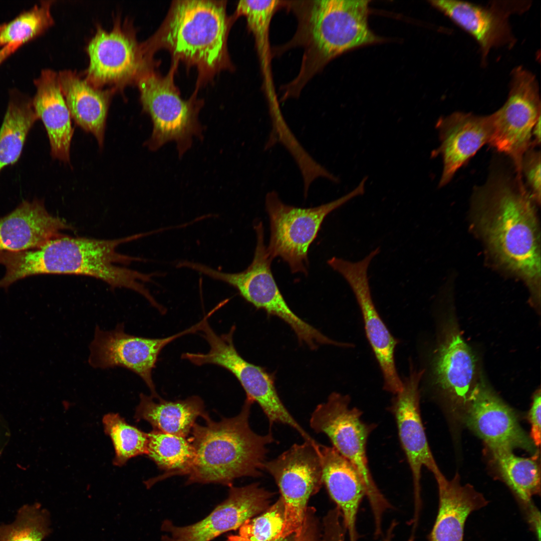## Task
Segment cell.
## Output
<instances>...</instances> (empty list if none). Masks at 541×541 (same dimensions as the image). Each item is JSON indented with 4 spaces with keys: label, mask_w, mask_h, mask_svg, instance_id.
Instances as JSON below:
<instances>
[{
    "label": "cell",
    "mask_w": 541,
    "mask_h": 541,
    "mask_svg": "<svg viewBox=\"0 0 541 541\" xmlns=\"http://www.w3.org/2000/svg\"><path fill=\"white\" fill-rule=\"evenodd\" d=\"M523 180L492 173L474 191V228L493 258L523 281L532 304L540 300V234L535 203Z\"/></svg>",
    "instance_id": "6da1fadb"
},
{
    "label": "cell",
    "mask_w": 541,
    "mask_h": 541,
    "mask_svg": "<svg viewBox=\"0 0 541 541\" xmlns=\"http://www.w3.org/2000/svg\"><path fill=\"white\" fill-rule=\"evenodd\" d=\"M368 1H283V8L296 18V31L285 44L272 49L273 56L303 50L297 76L280 88L281 101L298 98L307 84L333 59L353 49L381 41L370 29Z\"/></svg>",
    "instance_id": "7a4b0ae2"
},
{
    "label": "cell",
    "mask_w": 541,
    "mask_h": 541,
    "mask_svg": "<svg viewBox=\"0 0 541 541\" xmlns=\"http://www.w3.org/2000/svg\"><path fill=\"white\" fill-rule=\"evenodd\" d=\"M150 232L115 239L72 237L63 234L36 249L6 252L0 257L6 268L3 281L8 285L32 276L73 275L100 280L113 288L136 292L153 306L157 301L145 286L152 282L153 274H146L120 266L140 258L117 251L120 244L139 238Z\"/></svg>",
    "instance_id": "3957f363"
},
{
    "label": "cell",
    "mask_w": 541,
    "mask_h": 541,
    "mask_svg": "<svg viewBox=\"0 0 541 541\" xmlns=\"http://www.w3.org/2000/svg\"><path fill=\"white\" fill-rule=\"evenodd\" d=\"M235 19L227 16L225 1H175L160 28L144 43L151 56L163 48L173 62L195 66L203 84L222 70L233 68L227 38Z\"/></svg>",
    "instance_id": "277c9868"
},
{
    "label": "cell",
    "mask_w": 541,
    "mask_h": 541,
    "mask_svg": "<svg viewBox=\"0 0 541 541\" xmlns=\"http://www.w3.org/2000/svg\"><path fill=\"white\" fill-rule=\"evenodd\" d=\"M251 401L245 399L240 413L205 424L195 423L188 439L194 458L184 475L186 484L219 483L231 486L241 477H259L266 461L267 445L275 441L271 429L265 435L254 432L249 423Z\"/></svg>",
    "instance_id": "5b68a950"
},
{
    "label": "cell",
    "mask_w": 541,
    "mask_h": 541,
    "mask_svg": "<svg viewBox=\"0 0 541 541\" xmlns=\"http://www.w3.org/2000/svg\"><path fill=\"white\" fill-rule=\"evenodd\" d=\"M256 243L251 263L242 272L227 273L203 264L187 260L177 262V267H186L213 279L223 282L236 289L240 296L256 308L264 310L287 323L299 341L311 349L320 345H332L333 340L299 318L289 307L276 282L271 270L272 259L264 243L261 221L254 226Z\"/></svg>",
    "instance_id": "8992f818"
},
{
    "label": "cell",
    "mask_w": 541,
    "mask_h": 541,
    "mask_svg": "<svg viewBox=\"0 0 541 541\" xmlns=\"http://www.w3.org/2000/svg\"><path fill=\"white\" fill-rule=\"evenodd\" d=\"M178 63L173 62L165 76L149 70L137 81L143 110L150 117L153 129L145 145L156 151L170 141L176 144L179 157L191 147L193 137L201 139L203 127L198 120L202 103L195 96L183 100L174 83Z\"/></svg>",
    "instance_id": "52a82bcc"
},
{
    "label": "cell",
    "mask_w": 541,
    "mask_h": 541,
    "mask_svg": "<svg viewBox=\"0 0 541 541\" xmlns=\"http://www.w3.org/2000/svg\"><path fill=\"white\" fill-rule=\"evenodd\" d=\"M350 401L347 395L332 393L326 402L314 410L310 424L316 433L326 434L333 447L355 468L363 483L375 526L380 527L383 513L391 506L377 487L369 467L366 446L373 425L363 421L362 412L351 407Z\"/></svg>",
    "instance_id": "ba28073f"
},
{
    "label": "cell",
    "mask_w": 541,
    "mask_h": 541,
    "mask_svg": "<svg viewBox=\"0 0 541 541\" xmlns=\"http://www.w3.org/2000/svg\"><path fill=\"white\" fill-rule=\"evenodd\" d=\"M368 177L349 193L325 204L301 208L284 203L278 193H267L265 206L269 222L270 235L266 247L271 258L281 257L292 273L308 274V252L317 236L323 222L331 212L351 199L363 195Z\"/></svg>",
    "instance_id": "9c48e42d"
},
{
    "label": "cell",
    "mask_w": 541,
    "mask_h": 541,
    "mask_svg": "<svg viewBox=\"0 0 541 541\" xmlns=\"http://www.w3.org/2000/svg\"><path fill=\"white\" fill-rule=\"evenodd\" d=\"M235 330V326H232L228 333L218 335L206 320L199 331L209 345V351L206 353H185L181 358L195 365L213 364L227 370L240 383L246 393V399L256 402L260 407L269 421V429L275 423H282L294 428L304 439L308 438L309 434L282 401L273 375L264 368L246 361L237 351L233 341Z\"/></svg>",
    "instance_id": "30bf717a"
},
{
    "label": "cell",
    "mask_w": 541,
    "mask_h": 541,
    "mask_svg": "<svg viewBox=\"0 0 541 541\" xmlns=\"http://www.w3.org/2000/svg\"><path fill=\"white\" fill-rule=\"evenodd\" d=\"M87 51L89 64L85 79L95 88L108 85L115 92L120 90L153 69L144 43H139L135 33L120 20L109 32L98 26Z\"/></svg>",
    "instance_id": "8fae6325"
},
{
    "label": "cell",
    "mask_w": 541,
    "mask_h": 541,
    "mask_svg": "<svg viewBox=\"0 0 541 541\" xmlns=\"http://www.w3.org/2000/svg\"><path fill=\"white\" fill-rule=\"evenodd\" d=\"M537 81L521 66L511 72L509 91L504 105L490 115L491 135L489 144L512 161L516 175L522 178V159L532 146V131L540 118Z\"/></svg>",
    "instance_id": "7c38bea8"
},
{
    "label": "cell",
    "mask_w": 541,
    "mask_h": 541,
    "mask_svg": "<svg viewBox=\"0 0 541 541\" xmlns=\"http://www.w3.org/2000/svg\"><path fill=\"white\" fill-rule=\"evenodd\" d=\"M318 444L306 441L295 444L264 464L263 469L279 488L284 504V525L280 538L301 532L308 500L323 484Z\"/></svg>",
    "instance_id": "4fadbf2b"
},
{
    "label": "cell",
    "mask_w": 541,
    "mask_h": 541,
    "mask_svg": "<svg viewBox=\"0 0 541 541\" xmlns=\"http://www.w3.org/2000/svg\"><path fill=\"white\" fill-rule=\"evenodd\" d=\"M202 322L182 332L163 338H148L126 333L123 323L118 324L111 331L101 330L96 326L94 337L90 344L89 365L94 368L106 369L121 367L142 378L149 388L154 399L161 397L157 394L152 379L161 350L167 344L183 335L199 331Z\"/></svg>",
    "instance_id": "5bb4252c"
},
{
    "label": "cell",
    "mask_w": 541,
    "mask_h": 541,
    "mask_svg": "<svg viewBox=\"0 0 541 541\" xmlns=\"http://www.w3.org/2000/svg\"><path fill=\"white\" fill-rule=\"evenodd\" d=\"M380 251V247H378L357 262L334 256L327 262L351 287L362 313L367 338L382 373L383 389L394 395L402 387L394 355L399 341L391 334L375 307L367 275L372 259Z\"/></svg>",
    "instance_id": "9a60e30c"
},
{
    "label": "cell",
    "mask_w": 541,
    "mask_h": 541,
    "mask_svg": "<svg viewBox=\"0 0 541 541\" xmlns=\"http://www.w3.org/2000/svg\"><path fill=\"white\" fill-rule=\"evenodd\" d=\"M409 365V374L402 380L401 389L394 395L390 409L412 473L415 512H419L421 506L422 468H427L435 477L442 473L430 450L421 416L420 386L423 370H417L411 361Z\"/></svg>",
    "instance_id": "2e32d148"
},
{
    "label": "cell",
    "mask_w": 541,
    "mask_h": 541,
    "mask_svg": "<svg viewBox=\"0 0 541 541\" xmlns=\"http://www.w3.org/2000/svg\"><path fill=\"white\" fill-rule=\"evenodd\" d=\"M463 413L467 425L491 452L513 451L517 448L532 455L537 452L512 408L484 383L475 384Z\"/></svg>",
    "instance_id": "e0dca14e"
},
{
    "label": "cell",
    "mask_w": 541,
    "mask_h": 541,
    "mask_svg": "<svg viewBox=\"0 0 541 541\" xmlns=\"http://www.w3.org/2000/svg\"><path fill=\"white\" fill-rule=\"evenodd\" d=\"M272 493L257 483L231 487L228 497L203 519L191 525L176 526L170 520L162 524L168 533L161 541H210L227 531L239 528L247 520L265 509Z\"/></svg>",
    "instance_id": "ac0fdd59"
},
{
    "label": "cell",
    "mask_w": 541,
    "mask_h": 541,
    "mask_svg": "<svg viewBox=\"0 0 541 541\" xmlns=\"http://www.w3.org/2000/svg\"><path fill=\"white\" fill-rule=\"evenodd\" d=\"M431 4L469 33L480 46L482 61L494 48L515 41L509 17L528 8L529 1H492L486 6L463 1H432Z\"/></svg>",
    "instance_id": "d6986e66"
},
{
    "label": "cell",
    "mask_w": 541,
    "mask_h": 541,
    "mask_svg": "<svg viewBox=\"0 0 541 541\" xmlns=\"http://www.w3.org/2000/svg\"><path fill=\"white\" fill-rule=\"evenodd\" d=\"M440 333L430 362L431 382L463 411L475 385V357L452 321L444 324Z\"/></svg>",
    "instance_id": "ffe728a7"
},
{
    "label": "cell",
    "mask_w": 541,
    "mask_h": 541,
    "mask_svg": "<svg viewBox=\"0 0 541 541\" xmlns=\"http://www.w3.org/2000/svg\"><path fill=\"white\" fill-rule=\"evenodd\" d=\"M440 142L431 156L440 155L443 170L439 187L446 185L456 171L485 144L491 135L490 116L454 112L440 117L436 124Z\"/></svg>",
    "instance_id": "44dd1931"
},
{
    "label": "cell",
    "mask_w": 541,
    "mask_h": 541,
    "mask_svg": "<svg viewBox=\"0 0 541 541\" xmlns=\"http://www.w3.org/2000/svg\"><path fill=\"white\" fill-rule=\"evenodd\" d=\"M72 226L50 214L43 201H24L0 217V252H19L40 247Z\"/></svg>",
    "instance_id": "7402d4cb"
},
{
    "label": "cell",
    "mask_w": 541,
    "mask_h": 541,
    "mask_svg": "<svg viewBox=\"0 0 541 541\" xmlns=\"http://www.w3.org/2000/svg\"><path fill=\"white\" fill-rule=\"evenodd\" d=\"M36 91L32 104L49 138L52 157L70 162V146L74 134L71 116L61 90L58 73L43 70L34 80Z\"/></svg>",
    "instance_id": "603a6c76"
},
{
    "label": "cell",
    "mask_w": 541,
    "mask_h": 541,
    "mask_svg": "<svg viewBox=\"0 0 541 541\" xmlns=\"http://www.w3.org/2000/svg\"><path fill=\"white\" fill-rule=\"evenodd\" d=\"M322 480L342 512L349 541H358L356 522L361 502L365 496L363 483L355 468L333 446L318 444Z\"/></svg>",
    "instance_id": "cb8c5ba5"
},
{
    "label": "cell",
    "mask_w": 541,
    "mask_h": 541,
    "mask_svg": "<svg viewBox=\"0 0 541 541\" xmlns=\"http://www.w3.org/2000/svg\"><path fill=\"white\" fill-rule=\"evenodd\" d=\"M435 479L439 506L429 541H463L467 517L472 512L485 506L488 500L473 486L462 485L457 474L451 480L443 474Z\"/></svg>",
    "instance_id": "d4e9b609"
},
{
    "label": "cell",
    "mask_w": 541,
    "mask_h": 541,
    "mask_svg": "<svg viewBox=\"0 0 541 541\" xmlns=\"http://www.w3.org/2000/svg\"><path fill=\"white\" fill-rule=\"evenodd\" d=\"M58 75L71 118L84 131L93 134L102 148L111 98L115 91L95 88L71 70L61 71Z\"/></svg>",
    "instance_id": "484cf974"
},
{
    "label": "cell",
    "mask_w": 541,
    "mask_h": 541,
    "mask_svg": "<svg viewBox=\"0 0 541 541\" xmlns=\"http://www.w3.org/2000/svg\"><path fill=\"white\" fill-rule=\"evenodd\" d=\"M502 478L515 496L530 529L540 541V515L532 501L540 492V470L537 452L521 457L513 451L491 452Z\"/></svg>",
    "instance_id": "4316f807"
},
{
    "label": "cell",
    "mask_w": 541,
    "mask_h": 541,
    "mask_svg": "<svg viewBox=\"0 0 541 541\" xmlns=\"http://www.w3.org/2000/svg\"><path fill=\"white\" fill-rule=\"evenodd\" d=\"M153 399L141 393L134 416L137 421L148 422L153 429L187 438L198 417H209L203 401L198 396L174 401L160 398L156 402Z\"/></svg>",
    "instance_id": "83f0119b"
},
{
    "label": "cell",
    "mask_w": 541,
    "mask_h": 541,
    "mask_svg": "<svg viewBox=\"0 0 541 541\" xmlns=\"http://www.w3.org/2000/svg\"><path fill=\"white\" fill-rule=\"evenodd\" d=\"M38 120L32 101L20 93H12L0 129V172L19 159L26 137Z\"/></svg>",
    "instance_id": "f1b7e54d"
},
{
    "label": "cell",
    "mask_w": 541,
    "mask_h": 541,
    "mask_svg": "<svg viewBox=\"0 0 541 541\" xmlns=\"http://www.w3.org/2000/svg\"><path fill=\"white\" fill-rule=\"evenodd\" d=\"M148 434L146 455L165 473L147 481L150 487L156 481L176 475H184L191 465L194 448L187 438L153 429Z\"/></svg>",
    "instance_id": "f546056e"
},
{
    "label": "cell",
    "mask_w": 541,
    "mask_h": 541,
    "mask_svg": "<svg viewBox=\"0 0 541 541\" xmlns=\"http://www.w3.org/2000/svg\"><path fill=\"white\" fill-rule=\"evenodd\" d=\"M283 1H240L237 4L234 16H243L247 29L254 38L263 83L273 81L270 60L272 48L269 46V31L274 14L283 8Z\"/></svg>",
    "instance_id": "4dcf8cb0"
},
{
    "label": "cell",
    "mask_w": 541,
    "mask_h": 541,
    "mask_svg": "<svg viewBox=\"0 0 541 541\" xmlns=\"http://www.w3.org/2000/svg\"><path fill=\"white\" fill-rule=\"evenodd\" d=\"M104 431L111 438L115 451V465L121 466L130 458L147 454L148 434L131 425L116 413L103 418Z\"/></svg>",
    "instance_id": "1f68e13d"
},
{
    "label": "cell",
    "mask_w": 541,
    "mask_h": 541,
    "mask_svg": "<svg viewBox=\"0 0 541 541\" xmlns=\"http://www.w3.org/2000/svg\"><path fill=\"white\" fill-rule=\"evenodd\" d=\"M51 532L47 510L38 503L25 505L12 523L0 524V541H43Z\"/></svg>",
    "instance_id": "d6a6232c"
},
{
    "label": "cell",
    "mask_w": 541,
    "mask_h": 541,
    "mask_svg": "<svg viewBox=\"0 0 541 541\" xmlns=\"http://www.w3.org/2000/svg\"><path fill=\"white\" fill-rule=\"evenodd\" d=\"M52 1H43L21 13L0 30V47L12 43H25L44 32L54 23Z\"/></svg>",
    "instance_id": "836d02e7"
},
{
    "label": "cell",
    "mask_w": 541,
    "mask_h": 541,
    "mask_svg": "<svg viewBox=\"0 0 541 541\" xmlns=\"http://www.w3.org/2000/svg\"><path fill=\"white\" fill-rule=\"evenodd\" d=\"M284 504L281 498L260 516L247 520L239 528L238 535L229 541H273L280 538L284 525Z\"/></svg>",
    "instance_id": "e575fe53"
},
{
    "label": "cell",
    "mask_w": 541,
    "mask_h": 541,
    "mask_svg": "<svg viewBox=\"0 0 541 541\" xmlns=\"http://www.w3.org/2000/svg\"><path fill=\"white\" fill-rule=\"evenodd\" d=\"M521 175L529 189L528 192L534 202L540 203V152L529 148L524 154L521 163Z\"/></svg>",
    "instance_id": "d590c367"
},
{
    "label": "cell",
    "mask_w": 541,
    "mask_h": 541,
    "mask_svg": "<svg viewBox=\"0 0 541 541\" xmlns=\"http://www.w3.org/2000/svg\"><path fill=\"white\" fill-rule=\"evenodd\" d=\"M540 391L539 389L533 395V401L528 413L531 425L529 436L536 447L539 446L540 443Z\"/></svg>",
    "instance_id": "8d00e7d4"
},
{
    "label": "cell",
    "mask_w": 541,
    "mask_h": 541,
    "mask_svg": "<svg viewBox=\"0 0 541 541\" xmlns=\"http://www.w3.org/2000/svg\"><path fill=\"white\" fill-rule=\"evenodd\" d=\"M23 44L21 43L8 44L0 48V65Z\"/></svg>",
    "instance_id": "74e56055"
},
{
    "label": "cell",
    "mask_w": 541,
    "mask_h": 541,
    "mask_svg": "<svg viewBox=\"0 0 541 541\" xmlns=\"http://www.w3.org/2000/svg\"><path fill=\"white\" fill-rule=\"evenodd\" d=\"M540 143V118L534 124L532 131V146L539 145Z\"/></svg>",
    "instance_id": "f35d334b"
},
{
    "label": "cell",
    "mask_w": 541,
    "mask_h": 541,
    "mask_svg": "<svg viewBox=\"0 0 541 541\" xmlns=\"http://www.w3.org/2000/svg\"><path fill=\"white\" fill-rule=\"evenodd\" d=\"M293 541H311L309 534L306 531L305 525L299 533L295 534Z\"/></svg>",
    "instance_id": "ab89813d"
},
{
    "label": "cell",
    "mask_w": 541,
    "mask_h": 541,
    "mask_svg": "<svg viewBox=\"0 0 541 541\" xmlns=\"http://www.w3.org/2000/svg\"><path fill=\"white\" fill-rule=\"evenodd\" d=\"M394 528L392 527H389L387 529L385 536L384 538L383 541H392L393 535Z\"/></svg>",
    "instance_id": "60d3db41"
},
{
    "label": "cell",
    "mask_w": 541,
    "mask_h": 541,
    "mask_svg": "<svg viewBox=\"0 0 541 541\" xmlns=\"http://www.w3.org/2000/svg\"><path fill=\"white\" fill-rule=\"evenodd\" d=\"M273 541H287V540L286 539V538H280L274 540Z\"/></svg>",
    "instance_id": "b9f144b4"
},
{
    "label": "cell",
    "mask_w": 541,
    "mask_h": 541,
    "mask_svg": "<svg viewBox=\"0 0 541 541\" xmlns=\"http://www.w3.org/2000/svg\"><path fill=\"white\" fill-rule=\"evenodd\" d=\"M4 24H5L0 25V30H1V29L3 28V27L4 26Z\"/></svg>",
    "instance_id": "7bdbcfd3"
}]
</instances>
